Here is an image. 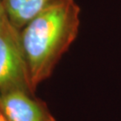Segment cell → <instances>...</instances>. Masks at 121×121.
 I'll return each mask as SVG.
<instances>
[{"label": "cell", "instance_id": "obj_1", "mask_svg": "<svg viewBox=\"0 0 121 121\" xmlns=\"http://www.w3.org/2000/svg\"><path fill=\"white\" fill-rule=\"evenodd\" d=\"M80 7L62 0L46 8L20 31L32 91L50 77L61 57L78 35Z\"/></svg>", "mask_w": 121, "mask_h": 121}, {"label": "cell", "instance_id": "obj_2", "mask_svg": "<svg viewBox=\"0 0 121 121\" xmlns=\"http://www.w3.org/2000/svg\"><path fill=\"white\" fill-rule=\"evenodd\" d=\"M13 91L34 94L20 40V31L10 22L0 30V95Z\"/></svg>", "mask_w": 121, "mask_h": 121}, {"label": "cell", "instance_id": "obj_3", "mask_svg": "<svg viewBox=\"0 0 121 121\" xmlns=\"http://www.w3.org/2000/svg\"><path fill=\"white\" fill-rule=\"evenodd\" d=\"M0 109L9 121H56L45 101L24 91L1 94Z\"/></svg>", "mask_w": 121, "mask_h": 121}, {"label": "cell", "instance_id": "obj_4", "mask_svg": "<svg viewBox=\"0 0 121 121\" xmlns=\"http://www.w3.org/2000/svg\"><path fill=\"white\" fill-rule=\"evenodd\" d=\"M10 22L18 30L35 16L62 0H1Z\"/></svg>", "mask_w": 121, "mask_h": 121}, {"label": "cell", "instance_id": "obj_5", "mask_svg": "<svg viewBox=\"0 0 121 121\" xmlns=\"http://www.w3.org/2000/svg\"><path fill=\"white\" fill-rule=\"evenodd\" d=\"M9 22V19L6 15L5 10L4 8V5L2 4V1L0 0V30L4 28Z\"/></svg>", "mask_w": 121, "mask_h": 121}, {"label": "cell", "instance_id": "obj_6", "mask_svg": "<svg viewBox=\"0 0 121 121\" xmlns=\"http://www.w3.org/2000/svg\"><path fill=\"white\" fill-rule=\"evenodd\" d=\"M0 121H9L7 117H5V115L1 111V109H0Z\"/></svg>", "mask_w": 121, "mask_h": 121}]
</instances>
